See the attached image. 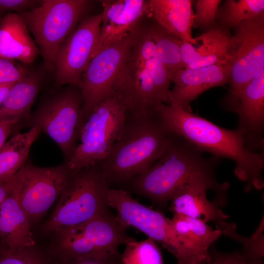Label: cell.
Here are the masks:
<instances>
[{"instance_id": "6da1fadb", "label": "cell", "mask_w": 264, "mask_h": 264, "mask_svg": "<svg viewBox=\"0 0 264 264\" xmlns=\"http://www.w3.org/2000/svg\"><path fill=\"white\" fill-rule=\"evenodd\" d=\"M155 116L169 133L183 137L215 157L232 160L235 163V175L247 183L246 191L252 187L257 190L264 188V152L248 149L238 129H224L174 105L160 104Z\"/></svg>"}, {"instance_id": "7a4b0ae2", "label": "cell", "mask_w": 264, "mask_h": 264, "mask_svg": "<svg viewBox=\"0 0 264 264\" xmlns=\"http://www.w3.org/2000/svg\"><path fill=\"white\" fill-rule=\"evenodd\" d=\"M170 134L155 115L127 112L122 132L110 153L98 163L110 183L124 182L146 172L163 154Z\"/></svg>"}, {"instance_id": "3957f363", "label": "cell", "mask_w": 264, "mask_h": 264, "mask_svg": "<svg viewBox=\"0 0 264 264\" xmlns=\"http://www.w3.org/2000/svg\"><path fill=\"white\" fill-rule=\"evenodd\" d=\"M170 134L162 156L145 173L128 181L133 192L159 207L167 206L178 191L193 176L215 164L203 152L183 137Z\"/></svg>"}, {"instance_id": "277c9868", "label": "cell", "mask_w": 264, "mask_h": 264, "mask_svg": "<svg viewBox=\"0 0 264 264\" xmlns=\"http://www.w3.org/2000/svg\"><path fill=\"white\" fill-rule=\"evenodd\" d=\"M109 184L98 163L75 170L43 230L52 234L109 211Z\"/></svg>"}, {"instance_id": "5b68a950", "label": "cell", "mask_w": 264, "mask_h": 264, "mask_svg": "<svg viewBox=\"0 0 264 264\" xmlns=\"http://www.w3.org/2000/svg\"><path fill=\"white\" fill-rule=\"evenodd\" d=\"M109 211L82 223L58 230L54 236V253L66 262L118 253V247L134 239Z\"/></svg>"}, {"instance_id": "8992f818", "label": "cell", "mask_w": 264, "mask_h": 264, "mask_svg": "<svg viewBox=\"0 0 264 264\" xmlns=\"http://www.w3.org/2000/svg\"><path fill=\"white\" fill-rule=\"evenodd\" d=\"M126 111L116 93L93 109L81 127L80 143L66 163L69 169L94 165L107 156L122 132Z\"/></svg>"}, {"instance_id": "52a82bcc", "label": "cell", "mask_w": 264, "mask_h": 264, "mask_svg": "<svg viewBox=\"0 0 264 264\" xmlns=\"http://www.w3.org/2000/svg\"><path fill=\"white\" fill-rule=\"evenodd\" d=\"M86 0H44L20 14L38 44L46 68H54L58 50L87 10Z\"/></svg>"}, {"instance_id": "ba28073f", "label": "cell", "mask_w": 264, "mask_h": 264, "mask_svg": "<svg viewBox=\"0 0 264 264\" xmlns=\"http://www.w3.org/2000/svg\"><path fill=\"white\" fill-rule=\"evenodd\" d=\"M234 28L227 52L229 89L222 100L224 108L232 112L241 91L264 69V13Z\"/></svg>"}, {"instance_id": "9c48e42d", "label": "cell", "mask_w": 264, "mask_h": 264, "mask_svg": "<svg viewBox=\"0 0 264 264\" xmlns=\"http://www.w3.org/2000/svg\"><path fill=\"white\" fill-rule=\"evenodd\" d=\"M108 202L116 212V220L125 228H136L160 243L174 255L177 264H191L171 219L162 213L143 205L121 189L110 188Z\"/></svg>"}, {"instance_id": "30bf717a", "label": "cell", "mask_w": 264, "mask_h": 264, "mask_svg": "<svg viewBox=\"0 0 264 264\" xmlns=\"http://www.w3.org/2000/svg\"><path fill=\"white\" fill-rule=\"evenodd\" d=\"M132 31L121 40L99 51L82 74L78 84L82 100L83 123L101 102L115 92V84L129 53Z\"/></svg>"}, {"instance_id": "8fae6325", "label": "cell", "mask_w": 264, "mask_h": 264, "mask_svg": "<svg viewBox=\"0 0 264 264\" xmlns=\"http://www.w3.org/2000/svg\"><path fill=\"white\" fill-rule=\"evenodd\" d=\"M74 86L43 104L35 112L33 126L47 134L64 154L71 156L83 123L80 91Z\"/></svg>"}, {"instance_id": "7c38bea8", "label": "cell", "mask_w": 264, "mask_h": 264, "mask_svg": "<svg viewBox=\"0 0 264 264\" xmlns=\"http://www.w3.org/2000/svg\"><path fill=\"white\" fill-rule=\"evenodd\" d=\"M75 171L67 164L53 167L24 165L17 173L19 201L31 222L51 206Z\"/></svg>"}, {"instance_id": "4fadbf2b", "label": "cell", "mask_w": 264, "mask_h": 264, "mask_svg": "<svg viewBox=\"0 0 264 264\" xmlns=\"http://www.w3.org/2000/svg\"><path fill=\"white\" fill-rule=\"evenodd\" d=\"M101 22V13L83 19L63 43L55 62L57 85L77 87L93 57Z\"/></svg>"}, {"instance_id": "5bb4252c", "label": "cell", "mask_w": 264, "mask_h": 264, "mask_svg": "<svg viewBox=\"0 0 264 264\" xmlns=\"http://www.w3.org/2000/svg\"><path fill=\"white\" fill-rule=\"evenodd\" d=\"M147 59L134 53L131 48L115 84V92L127 112L141 117L155 115L163 101L158 94L146 64Z\"/></svg>"}, {"instance_id": "9a60e30c", "label": "cell", "mask_w": 264, "mask_h": 264, "mask_svg": "<svg viewBox=\"0 0 264 264\" xmlns=\"http://www.w3.org/2000/svg\"><path fill=\"white\" fill-rule=\"evenodd\" d=\"M214 164L193 176L175 194L168 210L186 217L209 221H223L229 216L223 212L215 202L209 201L206 192L209 189L224 193L228 184H220L215 174Z\"/></svg>"}, {"instance_id": "2e32d148", "label": "cell", "mask_w": 264, "mask_h": 264, "mask_svg": "<svg viewBox=\"0 0 264 264\" xmlns=\"http://www.w3.org/2000/svg\"><path fill=\"white\" fill-rule=\"evenodd\" d=\"M101 2L102 22L93 57L102 49L128 35L144 18L149 16L147 0Z\"/></svg>"}, {"instance_id": "e0dca14e", "label": "cell", "mask_w": 264, "mask_h": 264, "mask_svg": "<svg viewBox=\"0 0 264 264\" xmlns=\"http://www.w3.org/2000/svg\"><path fill=\"white\" fill-rule=\"evenodd\" d=\"M234 112L238 115V129L248 149L257 152L264 145V69L240 92Z\"/></svg>"}, {"instance_id": "ac0fdd59", "label": "cell", "mask_w": 264, "mask_h": 264, "mask_svg": "<svg viewBox=\"0 0 264 264\" xmlns=\"http://www.w3.org/2000/svg\"><path fill=\"white\" fill-rule=\"evenodd\" d=\"M230 67L227 62L195 69L183 68L174 75L168 105L191 111L190 103L205 90L228 83Z\"/></svg>"}, {"instance_id": "d6986e66", "label": "cell", "mask_w": 264, "mask_h": 264, "mask_svg": "<svg viewBox=\"0 0 264 264\" xmlns=\"http://www.w3.org/2000/svg\"><path fill=\"white\" fill-rule=\"evenodd\" d=\"M231 35L229 29L216 22L194 38L197 45L182 42L180 55L184 67L195 69L227 62Z\"/></svg>"}, {"instance_id": "ffe728a7", "label": "cell", "mask_w": 264, "mask_h": 264, "mask_svg": "<svg viewBox=\"0 0 264 264\" xmlns=\"http://www.w3.org/2000/svg\"><path fill=\"white\" fill-rule=\"evenodd\" d=\"M0 239L10 250L35 245L30 220L19 201L17 183L0 205Z\"/></svg>"}, {"instance_id": "44dd1931", "label": "cell", "mask_w": 264, "mask_h": 264, "mask_svg": "<svg viewBox=\"0 0 264 264\" xmlns=\"http://www.w3.org/2000/svg\"><path fill=\"white\" fill-rule=\"evenodd\" d=\"M191 264L202 260L211 262L210 248L221 235L199 219L174 214L171 219Z\"/></svg>"}, {"instance_id": "7402d4cb", "label": "cell", "mask_w": 264, "mask_h": 264, "mask_svg": "<svg viewBox=\"0 0 264 264\" xmlns=\"http://www.w3.org/2000/svg\"><path fill=\"white\" fill-rule=\"evenodd\" d=\"M149 16L183 42L198 44L192 35L194 15L190 0H148Z\"/></svg>"}, {"instance_id": "603a6c76", "label": "cell", "mask_w": 264, "mask_h": 264, "mask_svg": "<svg viewBox=\"0 0 264 264\" xmlns=\"http://www.w3.org/2000/svg\"><path fill=\"white\" fill-rule=\"evenodd\" d=\"M39 51L20 14L9 13L0 20V57L28 64L34 61Z\"/></svg>"}, {"instance_id": "cb8c5ba5", "label": "cell", "mask_w": 264, "mask_h": 264, "mask_svg": "<svg viewBox=\"0 0 264 264\" xmlns=\"http://www.w3.org/2000/svg\"><path fill=\"white\" fill-rule=\"evenodd\" d=\"M42 77L40 72H30L13 85L0 104V119L22 118L38 94Z\"/></svg>"}, {"instance_id": "d4e9b609", "label": "cell", "mask_w": 264, "mask_h": 264, "mask_svg": "<svg viewBox=\"0 0 264 264\" xmlns=\"http://www.w3.org/2000/svg\"><path fill=\"white\" fill-rule=\"evenodd\" d=\"M40 132L39 128L33 126L27 132L16 134L0 149V181L12 178L25 165Z\"/></svg>"}, {"instance_id": "484cf974", "label": "cell", "mask_w": 264, "mask_h": 264, "mask_svg": "<svg viewBox=\"0 0 264 264\" xmlns=\"http://www.w3.org/2000/svg\"><path fill=\"white\" fill-rule=\"evenodd\" d=\"M144 25L154 44L156 58L170 70L174 77L178 71L184 68L180 55L182 41L169 33L154 20Z\"/></svg>"}, {"instance_id": "4316f807", "label": "cell", "mask_w": 264, "mask_h": 264, "mask_svg": "<svg viewBox=\"0 0 264 264\" xmlns=\"http://www.w3.org/2000/svg\"><path fill=\"white\" fill-rule=\"evenodd\" d=\"M264 13V0H226L219 6L216 22L230 29L241 22Z\"/></svg>"}, {"instance_id": "83f0119b", "label": "cell", "mask_w": 264, "mask_h": 264, "mask_svg": "<svg viewBox=\"0 0 264 264\" xmlns=\"http://www.w3.org/2000/svg\"><path fill=\"white\" fill-rule=\"evenodd\" d=\"M120 256L124 264H164L157 242L150 238L128 242Z\"/></svg>"}, {"instance_id": "f1b7e54d", "label": "cell", "mask_w": 264, "mask_h": 264, "mask_svg": "<svg viewBox=\"0 0 264 264\" xmlns=\"http://www.w3.org/2000/svg\"><path fill=\"white\" fill-rule=\"evenodd\" d=\"M217 228L224 234L236 239L242 244V251L247 256L256 259H263L264 250V222H262L255 233L249 238H241L236 233L234 223H224L223 221L216 223Z\"/></svg>"}, {"instance_id": "f546056e", "label": "cell", "mask_w": 264, "mask_h": 264, "mask_svg": "<svg viewBox=\"0 0 264 264\" xmlns=\"http://www.w3.org/2000/svg\"><path fill=\"white\" fill-rule=\"evenodd\" d=\"M0 264H53L35 245L16 250L6 249L0 254Z\"/></svg>"}, {"instance_id": "4dcf8cb0", "label": "cell", "mask_w": 264, "mask_h": 264, "mask_svg": "<svg viewBox=\"0 0 264 264\" xmlns=\"http://www.w3.org/2000/svg\"><path fill=\"white\" fill-rule=\"evenodd\" d=\"M146 64L163 103L168 104L169 88L173 79L172 73L160 60L155 57L147 59Z\"/></svg>"}, {"instance_id": "1f68e13d", "label": "cell", "mask_w": 264, "mask_h": 264, "mask_svg": "<svg viewBox=\"0 0 264 264\" xmlns=\"http://www.w3.org/2000/svg\"><path fill=\"white\" fill-rule=\"evenodd\" d=\"M221 1L220 0H198L196 3L193 26L204 31L216 23V16Z\"/></svg>"}, {"instance_id": "d6a6232c", "label": "cell", "mask_w": 264, "mask_h": 264, "mask_svg": "<svg viewBox=\"0 0 264 264\" xmlns=\"http://www.w3.org/2000/svg\"><path fill=\"white\" fill-rule=\"evenodd\" d=\"M210 264H264L263 259L249 257L242 251L221 252L210 249Z\"/></svg>"}, {"instance_id": "836d02e7", "label": "cell", "mask_w": 264, "mask_h": 264, "mask_svg": "<svg viewBox=\"0 0 264 264\" xmlns=\"http://www.w3.org/2000/svg\"><path fill=\"white\" fill-rule=\"evenodd\" d=\"M29 73L22 66L0 57V85L16 83Z\"/></svg>"}, {"instance_id": "e575fe53", "label": "cell", "mask_w": 264, "mask_h": 264, "mask_svg": "<svg viewBox=\"0 0 264 264\" xmlns=\"http://www.w3.org/2000/svg\"><path fill=\"white\" fill-rule=\"evenodd\" d=\"M62 264H124L118 253H110L95 258H78Z\"/></svg>"}, {"instance_id": "d590c367", "label": "cell", "mask_w": 264, "mask_h": 264, "mask_svg": "<svg viewBox=\"0 0 264 264\" xmlns=\"http://www.w3.org/2000/svg\"><path fill=\"white\" fill-rule=\"evenodd\" d=\"M30 0H0V13L11 11H25L37 3Z\"/></svg>"}, {"instance_id": "8d00e7d4", "label": "cell", "mask_w": 264, "mask_h": 264, "mask_svg": "<svg viewBox=\"0 0 264 264\" xmlns=\"http://www.w3.org/2000/svg\"><path fill=\"white\" fill-rule=\"evenodd\" d=\"M22 119V117H15L0 119V149L6 142V139L13 126Z\"/></svg>"}, {"instance_id": "74e56055", "label": "cell", "mask_w": 264, "mask_h": 264, "mask_svg": "<svg viewBox=\"0 0 264 264\" xmlns=\"http://www.w3.org/2000/svg\"><path fill=\"white\" fill-rule=\"evenodd\" d=\"M16 183V175L10 179L0 181V205L13 190Z\"/></svg>"}, {"instance_id": "f35d334b", "label": "cell", "mask_w": 264, "mask_h": 264, "mask_svg": "<svg viewBox=\"0 0 264 264\" xmlns=\"http://www.w3.org/2000/svg\"><path fill=\"white\" fill-rule=\"evenodd\" d=\"M15 83L0 85V104Z\"/></svg>"}, {"instance_id": "ab89813d", "label": "cell", "mask_w": 264, "mask_h": 264, "mask_svg": "<svg viewBox=\"0 0 264 264\" xmlns=\"http://www.w3.org/2000/svg\"><path fill=\"white\" fill-rule=\"evenodd\" d=\"M210 262H209L207 260H202L198 262L196 264H210Z\"/></svg>"}]
</instances>
